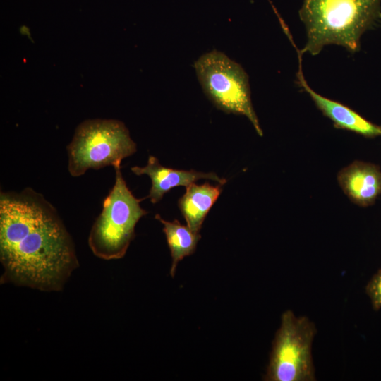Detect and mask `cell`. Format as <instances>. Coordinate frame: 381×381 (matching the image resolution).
<instances>
[{
  "mask_svg": "<svg viewBox=\"0 0 381 381\" xmlns=\"http://www.w3.org/2000/svg\"><path fill=\"white\" fill-rule=\"evenodd\" d=\"M1 283L61 291L78 267L75 246L55 207L31 188L0 193Z\"/></svg>",
  "mask_w": 381,
  "mask_h": 381,
  "instance_id": "obj_1",
  "label": "cell"
},
{
  "mask_svg": "<svg viewBox=\"0 0 381 381\" xmlns=\"http://www.w3.org/2000/svg\"><path fill=\"white\" fill-rule=\"evenodd\" d=\"M298 13L307 36L302 55L316 56L329 44L354 54L363 33L381 20L380 0H304Z\"/></svg>",
  "mask_w": 381,
  "mask_h": 381,
  "instance_id": "obj_2",
  "label": "cell"
},
{
  "mask_svg": "<svg viewBox=\"0 0 381 381\" xmlns=\"http://www.w3.org/2000/svg\"><path fill=\"white\" fill-rule=\"evenodd\" d=\"M115 169V183L102 203V210L90 229L88 246L103 260L122 258L135 238V227L147 212L128 188L121 171Z\"/></svg>",
  "mask_w": 381,
  "mask_h": 381,
  "instance_id": "obj_3",
  "label": "cell"
},
{
  "mask_svg": "<svg viewBox=\"0 0 381 381\" xmlns=\"http://www.w3.org/2000/svg\"><path fill=\"white\" fill-rule=\"evenodd\" d=\"M68 170L78 177L88 169L121 167L137 151L125 124L115 119H88L80 123L67 147Z\"/></svg>",
  "mask_w": 381,
  "mask_h": 381,
  "instance_id": "obj_4",
  "label": "cell"
},
{
  "mask_svg": "<svg viewBox=\"0 0 381 381\" xmlns=\"http://www.w3.org/2000/svg\"><path fill=\"white\" fill-rule=\"evenodd\" d=\"M193 66L202 89L212 103L226 113L245 116L262 136L251 102L248 75L243 67L216 49L201 55Z\"/></svg>",
  "mask_w": 381,
  "mask_h": 381,
  "instance_id": "obj_5",
  "label": "cell"
},
{
  "mask_svg": "<svg viewBox=\"0 0 381 381\" xmlns=\"http://www.w3.org/2000/svg\"><path fill=\"white\" fill-rule=\"evenodd\" d=\"M316 334L313 322L304 316L285 311L276 332L264 380L313 381L315 380L312 344Z\"/></svg>",
  "mask_w": 381,
  "mask_h": 381,
  "instance_id": "obj_6",
  "label": "cell"
},
{
  "mask_svg": "<svg viewBox=\"0 0 381 381\" xmlns=\"http://www.w3.org/2000/svg\"><path fill=\"white\" fill-rule=\"evenodd\" d=\"M133 173L140 176L147 175L152 181V186L147 198L152 204L160 201L164 195L177 186L187 187L199 179H210L224 185L226 180L219 177L214 172L204 173L195 170H180L161 165L157 157L150 155L145 167L135 166L131 168Z\"/></svg>",
  "mask_w": 381,
  "mask_h": 381,
  "instance_id": "obj_7",
  "label": "cell"
},
{
  "mask_svg": "<svg viewBox=\"0 0 381 381\" xmlns=\"http://www.w3.org/2000/svg\"><path fill=\"white\" fill-rule=\"evenodd\" d=\"M299 67L296 73L298 85L311 97L316 107L329 118L334 126L348 130L365 137L381 136V126L375 125L346 105L315 92L307 83L301 66L302 55L298 54Z\"/></svg>",
  "mask_w": 381,
  "mask_h": 381,
  "instance_id": "obj_8",
  "label": "cell"
},
{
  "mask_svg": "<svg viewBox=\"0 0 381 381\" xmlns=\"http://www.w3.org/2000/svg\"><path fill=\"white\" fill-rule=\"evenodd\" d=\"M337 179L346 195L359 205L371 204L381 193V171L371 164L354 162L339 172Z\"/></svg>",
  "mask_w": 381,
  "mask_h": 381,
  "instance_id": "obj_9",
  "label": "cell"
},
{
  "mask_svg": "<svg viewBox=\"0 0 381 381\" xmlns=\"http://www.w3.org/2000/svg\"><path fill=\"white\" fill-rule=\"evenodd\" d=\"M222 186L194 183L186 187L185 193L179 199V208L187 226L195 233L200 234L206 216L222 192Z\"/></svg>",
  "mask_w": 381,
  "mask_h": 381,
  "instance_id": "obj_10",
  "label": "cell"
},
{
  "mask_svg": "<svg viewBox=\"0 0 381 381\" xmlns=\"http://www.w3.org/2000/svg\"><path fill=\"white\" fill-rule=\"evenodd\" d=\"M155 217L164 226L163 231L172 260L170 274L174 277L178 263L195 252L201 236L193 231L188 226L181 224L177 219L173 222L166 221L158 214Z\"/></svg>",
  "mask_w": 381,
  "mask_h": 381,
  "instance_id": "obj_11",
  "label": "cell"
},
{
  "mask_svg": "<svg viewBox=\"0 0 381 381\" xmlns=\"http://www.w3.org/2000/svg\"><path fill=\"white\" fill-rule=\"evenodd\" d=\"M366 293L369 296L374 310L381 308V269L373 275L366 286Z\"/></svg>",
  "mask_w": 381,
  "mask_h": 381,
  "instance_id": "obj_12",
  "label": "cell"
}]
</instances>
